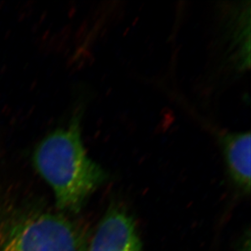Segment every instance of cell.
Returning a JSON list of instances; mask_svg holds the SVG:
<instances>
[{
  "instance_id": "6da1fadb",
  "label": "cell",
  "mask_w": 251,
  "mask_h": 251,
  "mask_svg": "<svg viewBox=\"0 0 251 251\" xmlns=\"http://www.w3.org/2000/svg\"><path fill=\"white\" fill-rule=\"evenodd\" d=\"M81 116L76 112L67 127L43 138L33 152V164L50 185L59 209L77 212L107 173L88 156L81 138Z\"/></svg>"
},
{
  "instance_id": "7a4b0ae2",
  "label": "cell",
  "mask_w": 251,
  "mask_h": 251,
  "mask_svg": "<svg viewBox=\"0 0 251 251\" xmlns=\"http://www.w3.org/2000/svg\"><path fill=\"white\" fill-rule=\"evenodd\" d=\"M0 251H85V248L81 236L66 219L43 214L18 224Z\"/></svg>"
},
{
  "instance_id": "3957f363",
  "label": "cell",
  "mask_w": 251,
  "mask_h": 251,
  "mask_svg": "<svg viewBox=\"0 0 251 251\" xmlns=\"http://www.w3.org/2000/svg\"><path fill=\"white\" fill-rule=\"evenodd\" d=\"M88 251H142L133 219L112 209L100 222Z\"/></svg>"
},
{
  "instance_id": "277c9868",
  "label": "cell",
  "mask_w": 251,
  "mask_h": 251,
  "mask_svg": "<svg viewBox=\"0 0 251 251\" xmlns=\"http://www.w3.org/2000/svg\"><path fill=\"white\" fill-rule=\"evenodd\" d=\"M225 163L233 182L244 192L251 191V135L247 132L225 133L220 138Z\"/></svg>"
}]
</instances>
